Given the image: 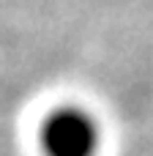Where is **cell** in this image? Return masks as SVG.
<instances>
[{"instance_id": "obj_1", "label": "cell", "mask_w": 153, "mask_h": 156, "mask_svg": "<svg viewBox=\"0 0 153 156\" xmlns=\"http://www.w3.org/2000/svg\"><path fill=\"white\" fill-rule=\"evenodd\" d=\"M38 145L44 156H96L101 148V126L90 110L60 104L44 115Z\"/></svg>"}]
</instances>
